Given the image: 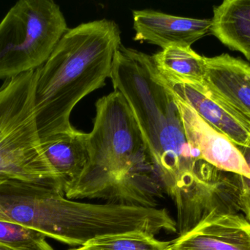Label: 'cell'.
Masks as SVG:
<instances>
[{"mask_svg":"<svg viewBox=\"0 0 250 250\" xmlns=\"http://www.w3.org/2000/svg\"><path fill=\"white\" fill-rule=\"evenodd\" d=\"M250 170V142L246 147H239ZM242 179V190L240 195L241 211L244 213L245 217L250 221V179L245 176H241Z\"/></svg>","mask_w":250,"mask_h":250,"instance_id":"cell-16","label":"cell"},{"mask_svg":"<svg viewBox=\"0 0 250 250\" xmlns=\"http://www.w3.org/2000/svg\"><path fill=\"white\" fill-rule=\"evenodd\" d=\"M163 77L175 96L186 103L201 118L235 145L246 147L250 143V117L205 81L192 82Z\"/></svg>","mask_w":250,"mask_h":250,"instance_id":"cell-6","label":"cell"},{"mask_svg":"<svg viewBox=\"0 0 250 250\" xmlns=\"http://www.w3.org/2000/svg\"><path fill=\"white\" fill-rule=\"evenodd\" d=\"M70 250H92L89 249V248H86V246L79 247V248H76V249Z\"/></svg>","mask_w":250,"mask_h":250,"instance_id":"cell-18","label":"cell"},{"mask_svg":"<svg viewBox=\"0 0 250 250\" xmlns=\"http://www.w3.org/2000/svg\"><path fill=\"white\" fill-rule=\"evenodd\" d=\"M68 30L52 0H21L0 22V79H11L44 64Z\"/></svg>","mask_w":250,"mask_h":250,"instance_id":"cell-5","label":"cell"},{"mask_svg":"<svg viewBox=\"0 0 250 250\" xmlns=\"http://www.w3.org/2000/svg\"><path fill=\"white\" fill-rule=\"evenodd\" d=\"M85 246L92 250H170L171 242L146 233H129L98 238Z\"/></svg>","mask_w":250,"mask_h":250,"instance_id":"cell-14","label":"cell"},{"mask_svg":"<svg viewBox=\"0 0 250 250\" xmlns=\"http://www.w3.org/2000/svg\"><path fill=\"white\" fill-rule=\"evenodd\" d=\"M173 96L188 143L199 152L202 160L219 170L250 179L249 167L237 145L210 126L186 103L174 94Z\"/></svg>","mask_w":250,"mask_h":250,"instance_id":"cell-7","label":"cell"},{"mask_svg":"<svg viewBox=\"0 0 250 250\" xmlns=\"http://www.w3.org/2000/svg\"><path fill=\"white\" fill-rule=\"evenodd\" d=\"M158 71L166 79L203 82L205 76L204 57L191 47L171 45L152 55Z\"/></svg>","mask_w":250,"mask_h":250,"instance_id":"cell-13","label":"cell"},{"mask_svg":"<svg viewBox=\"0 0 250 250\" xmlns=\"http://www.w3.org/2000/svg\"><path fill=\"white\" fill-rule=\"evenodd\" d=\"M121 32L108 19L68 29L48 60L35 70L34 103L41 139L71 130L76 104L110 78Z\"/></svg>","mask_w":250,"mask_h":250,"instance_id":"cell-2","label":"cell"},{"mask_svg":"<svg viewBox=\"0 0 250 250\" xmlns=\"http://www.w3.org/2000/svg\"><path fill=\"white\" fill-rule=\"evenodd\" d=\"M204 81L250 118V64L228 54L204 57Z\"/></svg>","mask_w":250,"mask_h":250,"instance_id":"cell-10","label":"cell"},{"mask_svg":"<svg viewBox=\"0 0 250 250\" xmlns=\"http://www.w3.org/2000/svg\"><path fill=\"white\" fill-rule=\"evenodd\" d=\"M88 150L83 173L64 190L68 199L106 198L129 170L149 159L130 107L119 91L97 101Z\"/></svg>","mask_w":250,"mask_h":250,"instance_id":"cell-3","label":"cell"},{"mask_svg":"<svg viewBox=\"0 0 250 250\" xmlns=\"http://www.w3.org/2000/svg\"><path fill=\"white\" fill-rule=\"evenodd\" d=\"M35 70L0 88V181L62 184L41 146L34 103ZM64 192V191H63Z\"/></svg>","mask_w":250,"mask_h":250,"instance_id":"cell-4","label":"cell"},{"mask_svg":"<svg viewBox=\"0 0 250 250\" xmlns=\"http://www.w3.org/2000/svg\"><path fill=\"white\" fill-rule=\"evenodd\" d=\"M170 250H250V221L238 214H213L171 242Z\"/></svg>","mask_w":250,"mask_h":250,"instance_id":"cell-9","label":"cell"},{"mask_svg":"<svg viewBox=\"0 0 250 250\" xmlns=\"http://www.w3.org/2000/svg\"><path fill=\"white\" fill-rule=\"evenodd\" d=\"M0 250H16L14 249H12V248H8V247L4 246V245H1L0 244ZM27 250H54L48 245V242L45 241L43 243L41 244V245H38L36 248H32V249Z\"/></svg>","mask_w":250,"mask_h":250,"instance_id":"cell-17","label":"cell"},{"mask_svg":"<svg viewBox=\"0 0 250 250\" xmlns=\"http://www.w3.org/2000/svg\"><path fill=\"white\" fill-rule=\"evenodd\" d=\"M134 40L154 44L162 48L171 45L191 47L211 33V19H194L153 10L132 11Z\"/></svg>","mask_w":250,"mask_h":250,"instance_id":"cell-8","label":"cell"},{"mask_svg":"<svg viewBox=\"0 0 250 250\" xmlns=\"http://www.w3.org/2000/svg\"><path fill=\"white\" fill-rule=\"evenodd\" d=\"M45 236L28 227L0 221V244L16 250L36 248L45 242Z\"/></svg>","mask_w":250,"mask_h":250,"instance_id":"cell-15","label":"cell"},{"mask_svg":"<svg viewBox=\"0 0 250 250\" xmlns=\"http://www.w3.org/2000/svg\"><path fill=\"white\" fill-rule=\"evenodd\" d=\"M110 79L129 104L166 193L182 215L202 182V159L188 143L173 92L152 56L123 44L116 51Z\"/></svg>","mask_w":250,"mask_h":250,"instance_id":"cell-1","label":"cell"},{"mask_svg":"<svg viewBox=\"0 0 250 250\" xmlns=\"http://www.w3.org/2000/svg\"><path fill=\"white\" fill-rule=\"evenodd\" d=\"M211 33L250 61V0H226L214 7Z\"/></svg>","mask_w":250,"mask_h":250,"instance_id":"cell-12","label":"cell"},{"mask_svg":"<svg viewBox=\"0 0 250 250\" xmlns=\"http://www.w3.org/2000/svg\"><path fill=\"white\" fill-rule=\"evenodd\" d=\"M42 151L63 191L80 177L89 160L88 134L71 130L41 139Z\"/></svg>","mask_w":250,"mask_h":250,"instance_id":"cell-11","label":"cell"}]
</instances>
